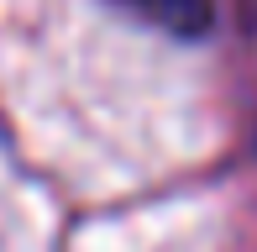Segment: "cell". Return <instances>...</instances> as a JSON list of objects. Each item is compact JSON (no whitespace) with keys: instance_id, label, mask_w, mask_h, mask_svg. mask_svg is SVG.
I'll return each instance as SVG.
<instances>
[{"instance_id":"obj_1","label":"cell","mask_w":257,"mask_h":252,"mask_svg":"<svg viewBox=\"0 0 257 252\" xmlns=\"http://www.w3.org/2000/svg\"><path fill=\"white\" fill-rule=\"evenodd\" d=\"M115 6H126L132 16L153 21L173 37H200L210 27V0H115Z\"/></svg>"}]
</instances>
